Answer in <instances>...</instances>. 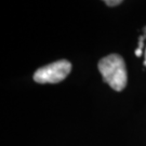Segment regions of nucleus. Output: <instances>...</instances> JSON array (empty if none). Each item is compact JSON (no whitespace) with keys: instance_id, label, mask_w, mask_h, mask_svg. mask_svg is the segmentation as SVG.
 <instances>
[{"instance_id":"f257e3e1","label":"nucleus","mask_w":146,"mask_h":146,"mask_svg":"<svg viewBox=\"0 0 146 146\" xmlns=\"http://www.w3.org/2000/svg\"><path fill=\"white\" fill-rule=\"evenodd\" d=\"M99 70L106 84L116 91H122L127 86V68L123 58L118 54H110L99 62Z\"/></svg>"},{"instance_id":"f03ea898","label":"nucleus","mask_w":146,"mask_h":146,"mask_svg":"<svg viewBox=\"0 0 146 146\" xmlns=\"http://www.w3.org/2000/svg\"><path fill=\"white\" fill-rule=\"evenodd\" d=\"M70 70V62L60 60L37 69L34 74V80L38 84H58L67 77Z\"/></svg>"},{"instance_id":"7ed1b4c3","label":"nucleus","mask_w":146,"mask_h":146,"mask_svg":"<svg viewBox=\"0 0 146 146\" xmlns=\"http://www.w3.org/2000/svg\"><path fill=\"white\" fill-rule=\"evenodd\" d=\"M146 38V27L144 28V34L140 37V40H139V47L136 48L135 50V55L136 56H141L142 53H143V46H144V40Z\"/></svg>"},{"instance_id":"20e7f679","label":"nucleus","mask_w":146,"mask_h":146,"mask_svg":"<svg viewBox=\"0 0 146 146\" xmlns=\"http://www.w3.org/2000/svg\"><path fill=\"white\" fill-rule=\"evenodd\" d=\"M106 5H108V7H116V5H120L123 0H103Z\"/></svg>"},{"instance_id":"39448f33","label":"nucleus","mask_w":146,"mask_h":146,"mask_svg":"<svg viewBox=\"0 0 146 146\" xmlns=\"http://www.w3.org/2000/svg\"><path fill=\"white\" fill-rule=\"evenodd\" d=\"M144 65L146 66V49H145V53H144Z\"/></svg>"}]
</instances>
